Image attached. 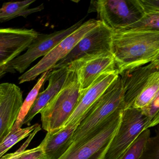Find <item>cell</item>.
Masks as SVG:
<instances>
[{"instance_id": "cell-1", "label": "cell", "mask_w": 159, "mask_h": 159, "mask_svg": "<svg viewBox=\"0 0 159 159\" xmlns=\"http://www.w3.org/2000/svg\"><path fill=\"white\" fill-rule=\"evenodd\" d=\"M111 53L119 74L150 64L159 54V31H113Z\"/></svg>"}, {"instance_id": "cell-2", "label": "cell", "mask_w": 159, "mask_h": 159, "mask_svg": "<svg viewBox=\"0 0 159 159\" xmlns=\"http://www.w3.org/2000/svg\"><path fill=\"white\" fill-rule=\"evenodd\" d=\"M125 108L123 85L119 75L90 108L75 131L70 148L81 144L108 117L118 110Z\"/></svg>"}, {"instance_id": "cell-3", "label": "cell", "mask_w": 159, "mask_h": 159, "mask_svg": "<svg viewBox=\"0 0 159 159\" xmlns=\"http://www.w3.org/2000/svg\"><path fill=\"white\" fill-rule=\"evenodd\" d=\"M67 66L68 72L63 88L40 113L42 127L47 132L63 128L85 92L81 89L75 71Z\"/></svg>"}, {"instance_id": "cell-4", "label": "cell", "mask_w": 159, "mask_h": 159, "mask_svg": "<svg viewBox=\"0 0 159 159\" xmlns=\"http://www.w3.org/2000/svg\"><path fill=\"white\" fill-rule=\"evenodd\" d=\"M95 12L97 13L98 20L113 31L134 25L145 15L139 0L92 1L88 13Z\"/></svg>"}, {"instance_id": "cell-5", "label": "cell", "mask_w": 159, "mask_h": 159, "mask_svg": "<svg viewBox=\"0 0 159 159\" xmlns=\"http://www.w3.org/2000/svg\"><path fill=\"white\" fill-rule=\"evenodd\" d=\"M125 109H120L108 117L85 141L70 148L59 159H105L117 133Z\"/></svg>"}, {"instance_id": "cell-6", "label": "cell", "mask_w": 159, "mask_h": 159, "mask_svg": "<svg viewBox=\"0 0 159 159\" xmlns=\"http://www.w3.org/2000/svg\"><path fill=\"white\" fill-rule=\"evenodd\" d=\"M84 19L83 18L66 29L55 31L51 34H39V37L25 53L15 58L0 71L1 78L8 72L17 71L20 73H24L35 60L48 54L59 43L77 30L83 24Z\"/></svg>"}, {"instance_id": "cell-7", "label": "cell", "mask_w": 159, "mask_h": 159, "mask_svg": "<svg viewBox=\"0 0 159 159\" xmlns=\"http://www.w3.org/2000/svg\"><path fill=\"white\" fill-rule=\"evenodd\" d=\"M99 22V20L92 19L84 23L77 30L63 40L48 54L43 57L38 64L21 75L18 78L19 84L31 81L39 75L53 69L55 66L69 54L80 40L96 26Z\"/></svg>"}, {"instance_id": "cell-8", "label": "cell", "mask_w": 159, "mask_h": 159, "mask_svg": "<svg viewBox=\"0 0 159 159\" xmlns=\"http://www.w3.org/2000/svg\"><path fill=\"white\" fill-rule=\"evenodd\" d=\"M150 120L141 110L133 107L124 110L117 133L105 159H118L145 130Z\"/></svg>"}, {"instance_id": "cell-9", "label": "cell", "mask_w": 159, "mask_h": 159, "mask_svg": "<svg viewBox=\"0 0 159 159\" xmlns=\"http://www.w3.org/2000/svg\"><path fill=\"white\" fill-rule=\"evenodd\" d=\"M113 35V30L100 21L80 40L69 54L55 66L53 69L66 66L71 62L85 57L112 55Z\"/></svg>"}, {"instance_id": "cell-10", "label": "cell", "mask_w": 159, "mask_h": 159, "mask_svg": "<svg viewBox=\"0 0 159 159\" xmlns=\"http://www.w3.org/2000/svg\"><path fill=\"white\" fill-rule=\"evenodd\" d=\"M39 34L33 29H1L0 71L28 49Z\"/></svg>"}, {"instance_id": "cell-11", "label": "cell", "mask_w": 159, "mask_h": 159, "mask_svg": "<svg viewBox=\"0 0 159 159\" xmlns=\"http://www.w3.org/2000/svg\"><path fill=\"white\" fill-rule=\"evenodd\" d=\"M23 103V93L16 84H0V142L11 131Z\"/></svg>"}, {"instance_id": "cell-12", "label": "cell", "mask_w": 159, "mask_h": 159, "mask_svg": "<svg viewBox=\"0 0 159 159\" xmlns=\"http://www.w3.org/2000/svg\"><path fill=\"white\" fill-rule=\"evenodd\" d=\"M67 66L76 72L83 92L103 73L117 70L112 55L85 57L71 62Z\"/></svg>"}, {"instance_id": "cell-13", "label": "cell", "mask_w": 159, "mask_h": 159, "mask_svg": "<svg viewBox=\"0 0 159 159\" xmlns=\"http://www.w3.org/2000/svg\"><path fill=\"white\" fill-rule=\"evenodd\" d=\"M158 69L150 63L119 74L123 85L125 108L132 107L135 99L145 90L152 74Z\"/></svg>"}, {"instance_id": "cell-14", "label": "cell", "mask_w": 159, "mask_h": 159, "mask_svg": "<svg viewBox=\"0 0 159 159\" xmlns=\"http://www.w3.org/2000/svg\"><path fill=\"white\" fill-rule=\"evenodd\" d=\"M119 75L118 70L106 72L100 75L85 91L76 109L63 128L75 123L81 118H84L90 108L118 78Z\"/></svg>"}, {"instance_id": "cell-15", "label": "cell", "mask_w": 159, "mask_h": 159, "mask_svg": "<svg viewBox=\"0 0 159 159\" xmlns=\"http://www.w3.org/2000/svg\"><path fill=\"white\" fill-rule=\"evenodd\" d=\"M84 118L57 131L47 132L40 145L44 152L43 159H59L73 143L74 133Z\"/></svg>"}, {"instance_id": "cell-16", "label": "cell", "mask_w": 159, "mask_h": 159, "mask_svg": "<svg viewBox=\"0 0 159 159\" xmlns=\"http://www.w3.org/2000/svg\"><path fill=\"white\" fill-rule=\"evenodd\" d=\"M68 72L67 66L51 70L47 79V80L49 81L47 88L39 93L33 106L26 116L23 125H29L35 116L40 113L59 93L66 82Z\"/></svg>"}, {"instance_id": "cell-17", "label": "cell", "mask_w": 159, "mask_h": 159, "mask_svg": "<svg viewBox=\"0 0 159 159\" xmlns=\"http://www.w3.org/2000/svg\"><path fill=\"white\" fill-rule=\"evenodd\" d=\"M36 0L5 2L0 9V22L5 23L19 16L27 18L32 14L41 11L44 9L43 4L33 8H29Z\"/></svg>"}, {"instance_id": "cell-18", "label": "cell", "mask_w": 159, "mask_h": 159, "mask_svg": "<svg viewBox=\"0 0 159 159\" xmlns=\"http://www.w3.org/2000/svg\"><path fill=\"white\" fill-rule=\"evenodd\" d=\"M159 91V69L150 77L145 90L135 99L131 107L143 110L155 98Z\"/></svg>"}, {"instance_id": "cell-19", "label": "cell", "mask_w": 159, "mask_h": 159, "mask_svg": "<svg viewBox=\"0 0 159 159\" xmlns=\"http://www.w3.org/2000/svg\"><path fill=\"white\" fill-rule=\"evenodd\" d=\"M51 70H52L46 71L43 74H42V76L39 79L36 85L32 88V90L30 91L27 97L25 99L24 101V103H23V106H22V109H21L20 113H19L18 118L13 127V128L18 129V128L22 127L26 116L27 115L28 113H29L30 109L33 106V104L39 93L41 88L43 85V83L46 81H47L48 75L50 74Z\"/></svg>"}, {"instance_id": "cell-20", "label": "cell", "mask_w": 159, "mask_h": 159, "mask_svg": "<svg viewBox=\"0 0 159 159\" xmlns=\"http://www.w3.org/2000/svg\"><path fill=\"white\" fill-rule=\"evenodd\" d=\"M41 129L39 125L19 149L15 152L3 155L1 157V159H43L44 152L40 145L36 148L25 150L32 139Z\"/></svg>"}, {"instance_id": "cell-21", "label": "cell", "mask_w": 159, "mask_h": 159, "mask_svg": "<svg viewBox=\"0 0 159 159\" xmlns=\"http://www.w3.org/2000/svg\"><path fill=\"white\" fill-rule=\"evenodd\" d=\"M39 125V124H35L25 128L18 129L13 127L8 135L0 142V157L3 156L16 143L30 135Z\"/></svg>"}, {"instance_id": "cell-22", "label": "cell", "mask_w": 159, "mask_h": 159, "mask_svg": "<svg viewBox=\"0 0 159 159\" xmlns=\"http://www.w3.org/2000/svg\"><path fill=\"white\" fill-rule=\"evenodd\" d=\"M139 30L159 31V12L146 13L143 18L139 22L118 31Z\"/></svg>"}, {"instance_id": "cell-23", "label": "cell", "mask_w": 159, "mask_h": 159, "mask_svg": "<svg viewBox=\"0 0 159 159\" xmlns=\"http://www.w3.org/2000/svg\"><path fill=\"white\" fill-rule=\"evenodd\" d=\"M151 135L149 128L145 129L118 159H139L146 142Z\"/></svg>"}, {"instance_id": "cell-24", "label": "cell", "mask_w": 159, "mask_h": 159, "mask_svg": "<svg viewBox=\"0 0 159 159\" xmlns=\"http://www.w3.org/2000/svg\"><path fill=\"white\" fill-rule=\"evenodd\" d=\"M155 135L147 140L139 159H159V126L155 130Z\"/></svg>"}, {"instance_id": "cell-25", "label": "cell", "mask_w": 159, "mask_h": 159, "mask_svg": "<svg viewBox=\"0 0 159 159\" xmlns=\"http://www.w3.org/2000/svg\"><path fill=\"white\" fill-rule=\"evenodd\" d=\"M144 114L152 120L159 110V91L152 102L146 108L141 110Z\"/></svg>"}, {"instance_id": "cell-26", "label": "cell", "mask_w": 159, "mask_h": 159, "mask_svg": "<svg viewBox=\"0 0 159 159\" xmlns=\"http://www.w3.org/2000/svg\"><path fill=\"white\" fill-rule=\"evenodd\" d=\"M146 13L159 12V0H139Z\"/></svg>"}, {"instance_id": "cell-27", "label": "cell", "mask_w": 159, "mask_h": 159, "mask_svg": "<svg viewBox=\"0 0 159 159\" xmlns=\"http://www.w3.org/2000/svg\"><path fill=\"white\" fill-rule=\"evenodd\" d=\"M159 124V110L156 113L154 117L151 120L145 129H148L151 127H153Z\"/></svg>"}, {"instance_id": "cell-28", "label": "cell", "mask_w": 159, "mask_h": 159, "mask_svg": "<svg viewBox=\"0 0 159 159\" xmlns=\"http://www.w3.org/2000/svg\"><path fill=\"white\" fill-rule=\"evenodd\" d=\"M151 63L154 66L159 68V54Z\"/></svg>"}]
</instances>
